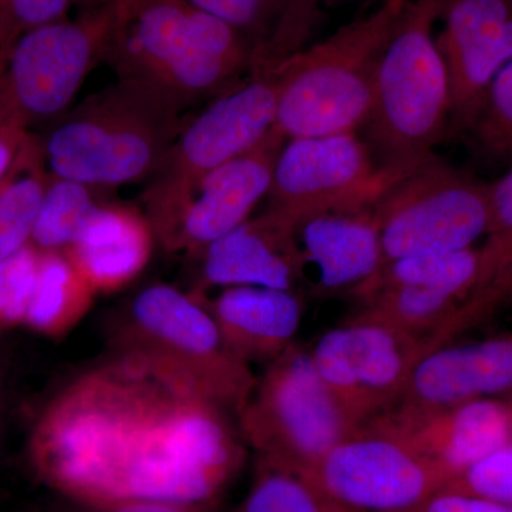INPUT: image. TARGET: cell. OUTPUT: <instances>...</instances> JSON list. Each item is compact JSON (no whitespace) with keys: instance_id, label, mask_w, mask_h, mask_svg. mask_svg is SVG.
<instances>
[{"instance_id":"obj_1","label":"cell","mask_w":512,"mask_h":512,"mask_svg":"<svg viewBox=\"0 0 512 512\" xmlns=\"http://www.w3.org/2000/svg\"><path fill=\"white\" fill-rule=\"evenodd\" d=\"M235 421L220 404L113 356L47 404L30 458L64 497L214 504L244 460Z\"/></svg>"},{"instance_id":"obj_2","label":"cell","mask_w":512,"mask_h":512,"mask_svg":"<svg viewBox=\"0 0 512 512\" xmlns=\"http://www.w3.org/2000/svg\"><path fill=\"white\" fill-rule=\"evenodd\" d=\"M164 90L119 79L63 114L42 144L50 175L93 190L147 183L183 127Z\"/></svg>"},{"instance_id":"obj_3","label":"cell","mask_w":512,"mask_h":512,"mask_svg":"<svg viewBox=\"0 0 512 512\" xmlns=\"http://www.w3.org/2000/svg\"><path fill=\"white\" fill-rule=\"evenodd\" d=\"M113 356L136 360L220 404L235 417L247 406L256 377L225 342L200 295L175 286L141 289L110 319Z\"/></svg>"},{"instance_id":"obj_4","label":"cell","mask_w":512,"mask_h":512,"mask_svg":"<svg viewBox=\"0 0 512 512\" xmlns=\"http://www.w3.org/2000/svg\"><path fill=\"white\" fill-rule=\"evenodd\" d=\"M276 100L274 73L252 74L248 82L221 93L190 123L183 124L143 194L144 215L156 241L167 251H177L185 212L201 181L254 150L271 133Z\"/></svg>"},{"instance_id":"obj_5","label":"cell","mask_w":512,"mask_h":512,"mask_svg":"<svg viewBox=\"0 0 512 512\" xmlns=\"http://www.w3.org/2000/svg\"><path fill=\"white\" fill-rule=\"evenodd\" d=\"M379 157L397 175L433 156L450 128V84L426 18L416 16L387 43L377 66L372 107L363 127Z\"/></svg>"},{"instance_id":"obj_6","label":"cell","mask_w":512,"mask_h":512,"mask_svg":"<svg viewBox=\"0 0 512 512\" xmlns=\"http://www.w3.org/2000/svg\"><path fill=\"white\" fill-rule=\"evenodd\" d=\"M390 12L305 55L288 57L275 76V130L286 140L356 133L372 107Z\"/></svg>"},{"instance_id":"obj_7","label":"cell","mask_w":512,"mask_h":512,"mask_svg":"<svg viewBox=\"0 0 512 512\" xmlns=\"http://www.w3.org/2000/svg\"><path fill=\"white\" fill-rule=\"evenodd\" d=\"M104 60L119 79L151 84L181 106L214 92L222 57L187 0H114Z\"/></svg>"},{"instance_id":"obj_8","label":"cell","mask_w":512,"mask_h":512,"mask_svg":"<svg viewBox=\"0 0 512 512\" xmlns=\"http://www.w3.org/2000/svg\"><path fill=\"white\" fill-rule=\"evenodd\" d=\"M237 423L256 457L303 473L360 429L296 343L266 365Z\"/></svg>"},{"instance_id":"obj_9","label":"cell","mask_w":512,"mask_h":512,"mask_svg":"<svg viewBox=\"0 0 512 512\" xmlns=\"http://www.w3.org/2000/svg\"><path fill=\"white\" fill-rule=\"evenodd\" d=\"M370 212L382 268L412 256L466 251L487 234L488 184L431 156L387 181Z\"/></svg>"},{"instance_id":"obj_10","label":"cell","mask_w":512,"mask_h":512,"mask_svg":"<svg viewBox=\"0 0 512 512\" xmlns=\"http://www.w3.org/2000/svg\"><path fill=\"white\" fill-rule=\"evenodd\" d=\"M109 29L110 5L19 36L0 74V123L25 128L29 121L63 116L104 59Z\"/></svg>"},{"instance_id":"obj_11","label":"cell","mask_w":512,"mask_h":512,"mask_svg":"<svg viewBox=\"0 0 512 512\" xmlns=\"http://www.w3.org/2000/svg\"><path fill=\"white\" fill-rule=\"evenodd\" d=\"M393 177L356 133L292 138L276 158L265 211L298 231L316 215L370 211Z\"/></svg>"},{"instance_id":"obj_12","label":"cell","mask_w":512,"mask_h":512,"mask_svg":"<svg viewBox=\"0 0 512 512\" xmlns=\"http://www.w3.org/2000/svg\"><path fill=\"white\" fill-rule=\"evenodd\" d=\"M306 474L330 501L352 512L407 511L451 481L436 461L370 424L336 444Z\"/></svg>"},{"instance_id":"obj_13","label":"cell","mask_w":512,"mask_h":512,"mask_svg":"<svg viewBox=\"0 0 512 512\" xmlns=\"http://www.w3.org/2000/svg\"><path fill=\"white\" fill-rule=\"evenodd\" d=\"M309 352L330 392L362 427L397 403L424 348L412 336L360 312L320 336Z\"/></svg>"},{"instance_id":"obj_14","label":"cell","mask_w":512,"mask_h":512,"mask_svg":"<svg viewBox=\"0 0 512 512\" xmlns=\"http://www.w3.org/2000/svg\"><path fill=\"white\" fill-rule=\"evenodd\" d=\"M439 49L450 84L448 133L467 131L494 77L512 60L510 0H454Z\"/></svg>"},{"instance_id":"obj_15","label":"cell","mask_w":512,"mask_h":512,"mask_svg":"<svg viewBox=\"0 0 512 512\" xmlns=\"http://www.w3.org/2000/svg\"><path fill=\"white\" fill-rule=\"evenodd\" d=\"M367 424L406 441L440 464L451 480L512 444V409L498 399L473 400L439 412L390 409Z\"/></svg>"},{"instance_id":"obj_16","label":"cell","mask_w":512,"mask_h":512,"mask_svg":"<svg viewBox=\"0 0 512 512\" xmlns=\"http://www.w3.org/2000/svg\"><path fill=\"white\" fill-rule=\"evenodd\" d=\"M512 393V335L427 350L392 409L439 412ZM390 410V409H389Z\"/></svg>"},{"instance_id":"obj_17","label":"cell","mask_w":512,"mask_h":512,"mask_svg":"<svg viewBox=\"0 0 512 512\" xmlns=\"http://www.w3.org/2000/svg\"><path fill=\"white\" fill-rule=\"evenodd\" d=\"M286 138L272 128L259 146L208 174L185 212L177 251L200 255L215 239L249 220L268 197Z\"/></svg>"},{"instance_id":"obj_18","label":"cell","mask_w":512,"mask_h":512,"mask_svg":"<svg viewBox=\"0 0 512 512\" xmlns=\"http://www.w3.org/2000/svg\"><path fill=\"white\" fill-rule=\"evenodd\" d=\"M202 281L208 286H262L293 291L303 258L295 229L269 212L249 218L202 249Z\"/></svg>"},{"instance_id":"obj_19","label":"cell","mask_w":512,"mask_h":512,"mask_svg":"<svg viewBox=\"0 0 512 512\" xmlns=\"http://www.w3.org/2000/svg\"><path fill=\"white\" fill-rule=\"evenodd\" d=\"M154 241L146 215L124 205L99 202L66 255L94 291L114 292L144 271Z\"/></svg>"},{"instance_id":"obj_20","label":"cell","mask_w":512,"mask_h":512,"mask_svg":"<svg viewBox=\"0 0 512 512\" xmlns=\"http://www.w3.org/2000/svg\"><path fill=\"white\" fill-rule=\"evenodd\" d=\"M229 348L242 360L266 365L292 346L302 322L295 291L231 286L205 302Z\"/></svg>"},{"instance_id":"obj_21","label":"cell","mask_w":512,"mask_h":512,"mask_svg":"<svg viewBox=\"0 0 512 512\" xmlns=\"http://www.w3.org/2000/svg\"><path fill=\"white\" fill-rule=\"evenodd\" d=\"M303 265L315 266L323 291L355 293L382 269V242L372 212H329L296 231Z\"/></svg>"},{"instance_id":"obj_22","label":"cell","mask_w":512,"mask_h":512,"mask_svg":"<svg viewBox=\"0 0 512 512\" xmlns=\"http://www.w3.org/2000/svg\"><path fill=\"white\" fill-rule=\"evenodd\" d=\"M96 293L66 252H42L25 323L43 335L62 336L90 311Z\"/></svg>"},{"instance_id":"obj_23","label":"cell","mask_w":512,"mask_h":512,"mask_svg":"<svg viewBox=\"0 0 512 512\" xmlns=\"http://www.w3.org/2000/svg\"><path fill=\"white\" fill-rule=\"evenodd\" d=\"M42 144L26 140L8 177L0 184V262L32 241L47 183Z\"/></svg>"},{"instance_id":"obj_24","label":"cell","mask_w":512,"mask_h":512,"mask_svg":"<svg viewBox=\"0 0 512 512\" xmlns=\"http://www.w3.org/2000/svg\"><path fill=\"white\" fill-rule=\"evenodd\" d=\"M237 512H352L330 501L311 477L256 457L254 478Z\"/></svg>"},{"instance_id":"obj_25","label":"cell","mask_w":512,"mask_h":512,"mask_svg":"<svg viewBox=\"0 0 512 512\" xmlns=\"http://www.w3.org/2000/svg\"><path fill=\"white\" fill-rule=\"evenodd\" d=\"M93 188L50 175L30 244L40 252H66L96 205Z\"/></svg>"},{"instance_id":"obj_26","label":"cell","mask_w":512,"mask_h":512,"mask_svg":"<svg viewBox=\"0 0 512 512\" xmlns=\"http://www.w3.org/2000/svg\"><path fill=\"white\" fill-rule=\"evenodd\" d=\"M467 133L484 156L512 167V60L494 77Z\"/></svg>"},{"instance_id":"obj_27","label":"cell","mask_w":512,"mask_h":512,"mask_svg":"<svg viewBox=\"0 0 512 512\" xmlns=\"http://www.w3.org/2000/svg\"><path fill=\"white\" fill-rule=\"evenodd\" d=\"M507 308H512V256L484 285L478 286L464 299L440 330L433 348L450 343L461 333Z\"/></svg>"},{"instance_id":"obj_28","label":"cell","mask_w":512,"mask_h":512,"mask_svg":"<svg viewBox=\"0 0 512 512\" xmlns=\"http://www.w3.org/2000/svg\"><path fill=\"white\" fill-rule=\"evenodd\" d=\"M40 254L39 249L29 244L0 262V326L25 323L35 291Z\"/></svg>"},{"instance_id":"obj_29","label":"cell","mask_w":512,"mask_h":512,"mask_svg":"<svg viewBox=\"0 0 512 512\" xmlns=\"http://www.w3.org/2000/svg\"><path fill=\"white\" fill-rule=\"evenodd\" d=\"M490 224L480 249L483 266L478 286L484 285L512 256V167L500 180L488 184Z\"/></svg>"},{"instance_id":"obj_30","label":"cell","mask_w":512,"mask_h":512,"mask_svg":"<svg viewBox=\"0 0 512 512\" xmlns=\"http://www.w3.org/2000/svg\"><path fill=\"white\" fill-rule=\"evenodd\" d=\"M444 490L477 495L512 508V444L466 468Z\"/></svg>"},{"instance_id":"obj_31","label":"cell","mask_w":512,"mask_h":512,"mask_svg":"<svg viewBox=\"0 0 512 512\" xmlns=\"http://www.w3.org/2000/svg\"><path fill=\"white\" fill-rule=\"evenodd\" d=\"M46 512H217L214 504L157 498H119V500H83L55 495Z\"/></svg>"},{"instance_id":"obj_32","label":"cell","mask_w":512,"mask_h":512,"mask_svg":"<svg viewBox=\"0 0 512 512\" xmlns=\"http://www.w3.org/2000/svg\"><path fill=\"white\" fill-rule=\"evenodd\" d=\"M74 0H0V20L10 45L29 30L66 19Z\"/></svg>"},{"instance_id":"obj_33","label":"cell","mask_w":512,"mask_h":512,"mask_svg":"<svg viewBox=\"0 0 512 512\" xmlns=\"http://www.w3.org/2000/svg\"><path fill=\"white\" fill-rule=\"evenodd\" d=\"M201 12L227 23L239 35L254 29L261 22L268 8V0H187Z\"/></svg>"},{"instance_id":"obj_34","label":"cell","mask_w":512,"mask_h":512,"mask_svg":"<svg viewBox=\"0 0 512 512\" xmlns=\"http://www.w3.org/2000/svg\"><path fill=\"white\" fill-rule=\"evenodd\" d=\"M403 512H512V508L477 495L441 490Z\"/></svg>"},{"instance_id":"obj_35","label":"cell","mask_w":512,"mask_h":512,"mask_svg":"<svg viewBox=\"0 0 512 512\" xmlns=\"http://www.w3.org/2000/svg\"><path fill=\"white\" fill-rule=\"evenodd\" d=\"M28 138L25 128L0 123V184L8 177Z\"/></svg>"},{"instance_id":"obj_36","label":"cell","mask_w":512,"mask_h":512,"mask_svg":"<svg viewBox=\"0 0 512 512\" xmlns=\"http://www.w3.org/2000/svg\"><path fill=\"white\" fill-rule=\"evenodd\" d=\"M9 376L8 366L0 359V447L8 431L10 410H12V389H10L12 384Z\"/></svg>"},{"instance_id":"obj_37","label":"cell","mask_w":512,"mask_h":512,"mask_svg":"<svg viewBox=\"0 0 512 512\" xmlns=\"http://www.w3.org/2000/svg\"><path fill=\"white\" fill-rule=\"evenodd\" d=\"M113 2L114 0H74L76 5L82 6L84 12H86V10L106 8V6L111 5Z\"/></svg>"},{"instance_id":"obj_38","label":"cell","mask_w":512,"mask_h":512,"mask_svg":"<svg viewBox=\"0 0 512 512\" xmlns=\"http://www.w3.org/2000/svg\"><path fill=\"white\" fill-rule=\"evenodd\" d=\"M10 47H12V45H10L5 29H3L2 20H0V62H6Z\"/></svg>"},{"instance_id":"obj_39","label":"cell","mask_w":512,"mask_h":512,"mask_svg":"<svg viewBox=\"0 0 512 512\" xmlns=\"http://www.w3.org/2000/svg\"><path fill=\"white\" fill-rule=\"evenodd\" d=\"M0 512H46L43 510H36V508H19V510H0Z\"/></svg>"},{"instance_id":"obj_40","label":"cell","mask_w":512,"mask_h":512,"mask_svg":"<svg viewBox=\"0 0 512 512\" xmlns=\"http://www.w3.org/2000/svg\"><path fill=\"white\" fill-rule=\"evenodd\" d=\"M505 397H507V400H505V402L510 404L511 409H512V393L508 394V396H505Z\"/></svg>"},{"instance_id":"obj_41","label":"cell","mask_w":512,"mask_h":512,"mask_svg":"<svg viewBox=\"0 0 512 512\" xmlns=\"http://www.w3.org/2000/svg\"><path fill=\"white\" fill-rule=\"evenodd\" d=\"M3 67H5V63L0 62V74H2Z\"/></svg>"}]
</instances>
